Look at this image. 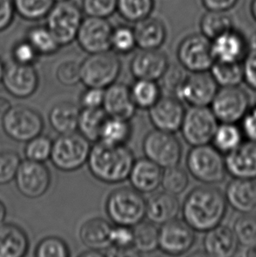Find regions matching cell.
Here are the masks:
<instances>
[{"instance_id":"obj_1","label":"cell","mask_w":256,"mask_h":257,"mask_svg":"<svg viewBox=\"0 0 256 257\" xmlns=\"http://www.w3.org/2000/svg\"><path fill=\"white\" fill-rule=\"evenodd\" d=\"M184 220L194 231L207 232L221 224L227 210L225 194L213 186L192 189L182 206Z\"/></svg>"},{"instance_id":"obj_2","label":"cell","mask_w":256,"mask_h":257,"mask_svg":"<svg viewBox=\"0 0 256 257\" xmlns=\"http://www.w3.org/2000/svg\"><path fill=\"white\" fill-rule=\"evenodd\" d=\"M135 162L133 151L125 145L113 146L98 141L91 147L87 164L98 180L118 184L128 179Z\"/></svg>"},{"instance_id":"obj_3","label":"cell","mask_w":256,"mask_h":257,"mask_svg":"<svg viewBox=\"0 0 256 257\" xmlns=\"http://www.w3.org/2000/svg\"><path fill=\"white\" fill-rule=\"evenodd\" d=\"M147 200L132 187L116 189L108 196L106 212L111 221L118 226H134L146 218Z\"/></svg>"},{"instance_id":"obj_4","label":"cell","mask_w":256,"mask_h":257,"mask_svg":"<svg viewBox=\"0 0 256 257\" xmlns=\"http://www.w3.org/2000/svg\"><path fill=\"white\" fill-rule=\"evenodd\" d=\"M186 165L191 176L205 184H219L227 173L221 152L209 144L192 147L187 155Z\"/></svg>"},{"instance_id":"obj_5","label":"cell","mask_w":256,"mask_h":257,"mask_svg":"<svg viewBox=\"0 0 256 257\" xmlns=\"http://www.w3.org/2000/svg\"><path fill=\"white\" fill-rule=\"evenodd\" d=\"M90 143L76 132L60 135L53 142L50 160L60 171H77L88 162L91 150Z\"/></svg>"},{"instance_id":"obj_6","label":"cell","mask_w":256,"mask_h":257,"mask_svg":"<svg viewBox=\"0 0 256 257\" xmlns=\"http://www.w3.org/2000/svg\"><path fill=\"white\" fill-rule=\"evenodd\" d=\"M81 82L86 87L106 89L114 84L121 71V62L115 53L89 55L80 64Z\"/></svg>"},{"instance_id":"obj_7","label":"cell","mask_w":256,"mask_h":257,"mask_svg":"<svg viewBox=\"0 0 256 257\" xmlns=\"http://www.w3.org/2000/svg\"><path fill=\"white\" fill-rule=\"evenodd\" d=\"M82 8L71 0L56 2L46 17V26L55 35L62 47L68 46L76 39L83 22Z\"/></svg>"},{"instance_id":"obj_8","label":"cell","mask_w":256,"mask_h":257,"mask_svg":"<svg viewBox=\"0 0 256 257\" xmlns=\"http://www.w3.org/2000/svg\"><path fill=\"white\" fill-rule=\"evenodd\" d=\"M4 132L18 143H27L42 135L44 121L37 111L25 105L12 106L1 119Z\"/></svg>"},{"instance_id":"obj_9","label":"cell","mask_w":256,"mask_h":257,"mask_svg":"<svg viewBox=\"0 0 256 257\" xmlns=\"http://www.w3.org/2000/svg\"><path fill=\"white\" fill-rule=\"evenodd\" d=\"M142 150L145 157L163 169L178 165L183 155L181 143L173 133L158 129H154L146 135Z\"/></svg>"},{"instance_id":"obj_10","label":"cell","mask_w":256,"mask_h":257,"mask_svg":"<svg viewBox=\"0 0 256 257\" xmlns=\"http://www.w3.org/2000/svg\"><path fill=\"white\" fill-rule=\"evenodd\" d=\"M218 120L211 108L191 106L185 111L180 131L191 147L210 144L218 128Z\"/></svg>"},{"instance_id":"obj_11","label":"cell","mask_w":256,"mask_h":257,"mask_svg":"<svg viewBox=\"0 0 256 257\" xmlns=\"http://www.w3.org/2000/svg\"><path fill=\"white\" fill-rule=\"evenodd\" d=\"M177 56L181 66L191 73L209 71L215 62L211 41L202 34L186 36L179 43Z\"/></svg>"},{"instance_id":"obj_12","label":"cell","mask_w":256,"mask_h":257,"mask_svg":"<svg viewBox=\"0 0 256 257\" xmlns=\"http://www.w3.org/2000/svg\"><path fill=\"white\" fill-rule=\"evenodd\" d=\"M210 105L218 122L237 124L250 108L249 95L239 86L221 87Z\"/></svg>"},{"instance_id":"obj_13","label":"cell","mask_w":256,"mask_h":257,"mask_svg":"<svg viewBox=\"0 0 256 257\" xmlns=\"http://www.w3.org/2000/svg\"><path fill=\"white\" fill-rule=\"evenodd\" d=\"M112 30L113 27L107 19L87 16L80 26L76 42L89 55L107 52L111 50Z\"/></svg>"},{"instance_id":"obj_14","label":"cell","mask_w":256,"mask_h":257,"mask_svg":"<svg viewBox=\"0 0 256 257\" xmlns=\"http://www.w3.org/2000/svg\"><path fill=\"white\" fill-rule=\"evenodd\" d=\"M15 183L18 191L28 198H39L45 194L51 184V175L43 163L28 160L21 162Z\"/></svg>"},{"instance_id":"obj_15","label":"cell","mask_w":256,"mask_h":257,"mask_svg":"<svg viewBox=\"0 0 256 257\" xmlns=\"http://www.w3.org/2000/svg\"><path fill=\"white\" fill-rule=\"evenodd\" d=\"M195 242V231L184 220L177 218L161 225L159 249L164 254L174 256L186 254Z\"/></svg>"},{"instance_id":"obj_16","label":"cell","mask_w":256,"mask_h":257,"mask_svg":"<svg viewBox=\"0 0 256 257\" xmlns=\"http://www.w3.org/2000/svg\"><path fill=\"white\" fill-rule=\"evenodd\" d=\"M218 85L211 73L195 72L186 77L176 97L191 106H208L211 104Z\"/></svg>"},{"instance_id":"obj_17","label":"cell","mask_w":256,"mask_h":257,"mask_svg":"<svg viewBox=\"0 0 256 257\" xmlns=\"http://www.w3.org/2000/svg\"><path fill=\"white\" fill-rule=\"evenodd\" d=\"M185 111L184 104L178 97L162 96L149 108V117L155 128L175 134L180 131Z\"/></svg>"},{"instance_id":"obj_18","label":"cell","mask_w":256,"mask_h":257,"mask_svg":"<svg viewBox=\"0 0 256 257\" xmlns=\"http://www.w3.org/2000/svg\"><path fill=\"white\" fill-rule=\"evenodd\" d=\"M2 83L6 90L12 96L27 98L37 90L40 79L34 65L14 63L7 67Z\"/></svg>"},{"instance_id":"obj_19","label":"cell","mask_w":256,"mask_h":257,"mask_svg":"<svg viewBox=\"0 0 256 257\" xmlns=\"http://www.w3.org/2000/svg\"><path fill=\"white\" fill-rule=\"evenodd\" d=\"M165 53L159 49H141L130 63V71L135 79L159 81L169 67Z\"/></svg>"},{"instance_id":"obj_20","label":"cell","mask_w":256,"mask_h":257,"mask_svg":"<svg viewBox=\"0 0 256 257\" xmlns=\"http://www.w3.org/2000/svg\"><path fill=\"white\" fill-rule=\"evenodd\" d=\"M102 107L108 117L129 121L135 117L138 108L132 97L130 87L116 82L104 89Z\"/></svg>"},{"instance_id":"obj_21","label":"cell","mask_w":256,"mask_h":257,"mask_svg":"<svg viewBox=\"0 0 256 257\" xmlns=\"http://www.w3.org/2000/svg\"><path fill=\"white\" fill-rule=\"evenodd\" d=\"M227 173L234 178L256 179V142L246 141L226 154Z\"/></svg>"},{"instance_id":"obj_22","label":"cell","mask_w":256,"mask_h":257,"mask_svg":"<svg viewBox=\"0 0 256 257\" xmlns=\"http://www.w3.org/2000/svg\"><path fill=\"white\" fill-rule=\"evenodd\" d=\"M211 51L215 61L241 63L249 52L245 36L235 28L211 41Z\"/></svg>"},{"instance_id":"obj_23","label":"cell","mask_w":256,"mask_h":257,"mask_svg":"<svg viewBox=\"0 0 256 257\" xmlns=\"http://www.w3.org/2000/svg\"><path fill=\"white\" fill-rule=\"evenodd\" d=\"M226 202L241 214H256V182L233 178L225 188Z\"/></svg>"},{"instance_id":"obj_24","label":"cell","mask_w":256,"mask_h":257,"mask_svg":"<svg viewBox=\"0 0 256 257\" xmlns=\"http://www.w3.org/2000/svg\"><path fill=\"white\" fill-rule=\"evenodd\" d=\"M204 252L212 257H232L238 254L239 241L232 228L219 224L206 232Z\"/></svg>"},{"instance_id":"obj_25","label":"cell","mask_w":256,"mask_h":257,"mask_svg":"<svg viewBox=\"0 0 256 257\" xmlns=\"http://www.w3.org/2000/svg\"><path fill=\"white\" fill-rule=\"evenodd\" d=\"M163 172V168L145 157L135 161L128 179L136 191L149 194L161 186Z\"/></svg>"},{"instance_id":"obj_26","label":"cell","mask_w":256,"mask_h":257,"mask_svg":"<svg viewBox=\"0 0 256 257\" xmlns=\"http://www.w3.org/2000/svg\"><path fill=\"white\" fill-rule=\"evenodd\" d=\"M180 210L177 196L163 191L151 195L147 199L146 217L156 225H163L177 219Z\"/></svg>"},{"instance_id":"obj_27","label":"cell","mask_w":256,"mask_h":257,"mask_svg":"<svg viewBox=\"0 0 256 257\" xmlns=\"http://www.w3.org/2000/svg\"><path fill=\"white\" fill-rule=\"evenodd\" d=\"M112 227L107 220L102 218L89 219L80 228V239L90 249L104 252L111 247Z\"/></svg>"},{"instance_id":"obj_28","label":"cell","mask_w":256,"mask_h":257,"mask_svg":"<svg viewBox=\"0 0 256 257\" xmlns=\"http://www.w3.org/2000/svg\"><path fill=\"white\" fill-rule=\"evenodd\" d=\"M28 248L29 240L24 230L15 224H0V257H23Z\"/></svg>"},{"instance_id":"obj_29","label":"cell","mask_w":256,"mask_h":257,"mask_svg":"<svg viewBox=\"0 0 256 257\" xmlns=\"http://www.w3.org/2000/svg\"><path fill=\"white\" fill-rule=\"evenodd\" d=\"M134 29L140 49H160L166 41L167 28L159 19L147 18L136 23Z\"/></svg>"},{"instance_id":"obj_30","label":"cell","mask_w":256,"mask_h":257,"mask_svg":"<svg viewBox=\"0 0 256 257\" xmlns=\"http://www.w3.org/2000/svg\"><path fill=\"white\" fill-rule=\"evenodd\" d=\"M80 111L78 106L70 102L58 103L49 111V124L60 135L75 133L78 129Z\"/></svg>"},{"instance_id":"obj_31","label":"cell","mask_w":256,"mask_h":257,"mask_svg":"<svg viewBox=\"0 0 256 257\" xmlns=\"http://www.w3.org/2000/svg\"><path fill=\"white\" fill-rule=\"evenodd\" d=\"M108 115L103 107L83 108L80 111L78 130L90 143L100 141L101 133Z\"/></svg>"},{"instance_id":"obj_32","label":"cell","mask_w":256,"mask_h":257,"mask_svg":"<svg viewBox=\"0 0 256 257\" xmlns=\"http://www.w3.org/2000/svg\"><path fill=\"white\" fill-rule=\"evenodd\" d=\"M133 230L134 248L137 253L150 254L159 248V228L156 224L142 220Z\"/></svg>"},{"instance_id":"obj_33","label":"cell","mask_w":256,"mask_h":257,"mask_svg":"<svg viewBox=\"0 0 256 257\" xmlns=\"http://www.w3.org/2000/svg\"><path fill=\"white\" fill-rule=\"evenodd\" d=\"M232 28L234 27L232 18L226 13L207 11L201 18V34L211 41Z\"/></svg>"},{"instance_id":"obj_34","label":"cell","mask_w":256,"mask_h":257,"mask_svg":"<svg viewBox=\"0 0 256 257\" xmlns=\"http://www.w3.org/2000/svg\"><path fill=\"white\" fill-rule=\"evenodd\" d=\"M26 39L36 49L40 56H51L58 52L62 48L47 26H35L29 28Z\"/></svg>"},{"instance_id":"obj_35","label":"cell","mask_w":256,"mask_h":257,"mask_svg":"<svg viewBox=\"0 0 256 257\" xmlns=\"http://www.w3.org/2000/svg\"><path fill=\"white\" fill-rule=\"evenodd\" d=\"M209 71L218 86H239L244 81L241 63L215 61Z\"/></svg>"},{"instance_id":"obj_36","label":"cell","mask_w":256,"mask_h":257,"mask_svg":"<svg viewBox=\"0 0 256 257\" xmlns=\"http://www.w3.org/2000/svg\"><path fill=\"white\" fill-rule=\"evenodd\" d=\"M132 136V126L129 120L108 117L104 123L100 141L103 143L119 146L125 145Z\"/></svg>"},{"instance_id":"obj_37","label":"cell","mask_w":256,"mask_h":257,"mask_svg":"<svg viewBox=\"0 0 256 257\" xmlns=\"http://www.w3.org/2000/svg\"><path fill=\"white\" fill-rule=\"evenodd\" d=\"M130 90L135 104L141 109L149 110L162 97V89L156 81L136 79Z\"/></svg>"},{"instance_id":"obj_38","label":"cell","mask_w":256,"mask_h":257,"mask_svg":"<svg viewBox=\"0 0 256 257\" xmlns=\"http://www.w3.org/2000/svg\"><path fill=\"white\" fill-rule=\"evenodd\" d=\"M243 133L236 124L221 123L218 125L211 143L217 150L227 154L242 143Z\"/></svg>"},{"instance_id":"obj_39","label":"cell","mask_w":256,"mask_h":257,"mask_svg":"<svg viewBox=\"0 0 256 257\" xmlns=\"http://www.w3.org/2000/svg\"><path fill=\"white\" fill-rule=\"evenodd\" d=\"M155 8V0H118L117 12L125 21L138 23L150 17Z\"/></svg>"},{"instance_id":"obj_40","label":"cell","mask_w":256,"mask_h":257,"mask_svg":"<svg viewBox=\"0 0 256 257\" xmlns=\"http://www.w3.org/2000/svg\"><path fill=\"white\" fill-rule=\"evenodd\" d=\"M56 0H14V8L26 21H37L47 17Z\"/></svg>"},{"instance_id":"obj_41","label":"cell","mask_w":256,"mask_h":257,"mask_svg":"<svg viewBox=\"0 0 256 257\" xmlns=\"http://www.w3.org/2000/svg\"><path fill=\"white\" fill-rule=\"evenodd\" d=\"M189 183V175L183 168L177 165L164 169L161 184L163 191L177 196L187 189Z\"/></svg>"},{"instance_id":"obj_42","label":"cell","mask_w":256,"mask_h":257,"mask_svg":"<svg viewBox=\"0 0 256 257\" xmlns=\"http://www.w3.org/2000/svg\"><path fill=\"white\" fill-rule=\"evenodd\" d=\"M137 47L135 29L128 26H118L113 28L111 38V50L117 54L127 55Z\"/></svg>"},{"instance_id":"obj_43","label":"cell","mask_w":256,"mask_h":257,"mask_svg":"<svg viewBox=\"0 0 256 257\" xmlns=\"http://www.w3.org/2000/svg\"><path fill=\"white\" fill-rule=\"evenodd\" d=\"M239 243L245 247L256 243V214H241L232 227Z\"/></svg>"},{"instance_id":"obj_44","label":"cell","mask_w":256,"mask_h":257,"mask_svg":"<svg viewBox=\"0 0 256 257\" xmlns=\"http://www.w3.org/2000/svg\"><path fill=\"white\" fill-rule=\"evenodd\" d=\"M53 142L47 136H36L27 143L25 147V156L28 160L44 163L50 159Z\"/></svg>"},{"instance_id":"obj_45","label":"cell","mask_w":256,"mask_h":257,"mask_svg":"<svg viewBox=\"0 0 256 257\" xmlns=\"http://www.w3.org/2000/svg\"><path fill=\"white\" fill-rule=\"evenodd\" d=\"M35 256L67 257L69 255V247L58 237H46L39 242L35 248Z\"/></svg>"},{"instance_id":"obj_46","label":"cell","mask_w":256,"mask_h":257,"mask_svg":"<svg viewBox=\"0 0 256 257\" xmlns=\"http://www.w3.org/2000/svg\"><path fill=\"white\" fill-rule=\"evenodd\" d=\"M118 0H82L83 14L90 17L108 19L117 12Z\"/></svg>"},{"instance_id":"obj_47","label":"cell","mask_w":256,"mask_h":257,"mask_svg":"<svg viewBox=\"0 0 256 257\" xmlns=\"http://www.w3.org/2000/svg\"><path fill=\"white\" fill-rule=\"evenodd\" d=\"M21 162V157L14 151L0 153V185L8 184L15 179Z\"/></svg>"},{"instance_id":"obj_48","label":"cell","mask_w":256,"mask_h":257,"mask_svg":"<svg viewBox=\"0 0 256 257\" xmlns=\"http://www.w3.org/2000/svg\"><path fill=\"white\" fill-rule=\"evenodd\" d=\"M186 77L187 75L184 73L183 67L170 63L159 81H161V86L163 90L168 91L170 95L176 97L177 91L180 90Z\"/></svg>"},{"instance_id":"obj_49","label":"cell","mask_w":256,"mask_h":257,"mask_svg":"<svg viewBox=\"0 0 256 257\" xmlns=\"http://www.w3.org/2000/svg\"><path fill=\"white\" fill-rule=\"evenodd\" d=\"M80 64L74 60L60 63L56 71V79L60 84L65 86H74L81 82Z\"/></svg>"},{"instance_id":"obj_50","label":"cell","mask_w":256,"mask_h":257,"mask_svg":"<svg viewBox=\"0 0 256 257\" xmlns=\"http://www.w3.org/2000/svg\"><path fill=\"white\" fill-rule=\"evenodd\" d=\"M12 56L14 63L34 65L38 61L39 53L27 39L18 42L13 48Z\"/></svg>"},{"instance_id":"obj_51","label":"cell","mask_w":256,"mask_h":257,"mask_svg":"<svg viewBox=\"0 0 256 257\" xmlns=\"http://www.w3.org/2000/svg\"><path fill=\"white\" fill-rule=\"evenodd\" d=\"M104 89L87 87L80 97L83 108L102 107L104 102Z\"/></svg>"},{"instance_id":"obj_52","label":"cell","mask_w":256,"mask_h":257,"mask_svg":"<svg viewBox=\"0 0 256 257\" xmlns=\"http://www.w3.org/2000/svg\"><path fill=\"white\" fill-rule=\"evenodd\" d=\"M244 82L256 90V52H248L242 61Z\"/></svg>"},{"instance_id":"obj_53","label":"cell","mask_w":256,"mask_h":257,"mask_svg":"<svg viewBox=\"0 0 256 257\" xmlns=\"http://www.w3.org/2000/svg\"><path fill=\"white\" fill-rule=\"evenodd\" d=\"M240 122L243 136L249 141L256 142V105L250 106Z\"/></svg>"},{"instance_id":"obj_54","label":"cell","mask_w":256,"mask_h":257,"mask_svg":"<svg viewBox=\"0 0 256 257\" xmlns=\"http://www.w3.org/2000/svg\"><path fill=\"white\" fill-rule=\"evenodd\" d=\"M15 14L14 0H0V32L5 31L10 27Z\"/></svg>"},{"instance_id":"obj_55","label":"cell","mask_w":256,"mask_h":257,"mask_svg":"<svg viewBox=\"0 0 256 257\" xmlns=\"http://www.w3.org/2000/svg\"><path fill=\"white\" fill-rule=\"evenodd\" d=\"M239 0H202V4L207 11L227 13L237 6Z\"/></svg>"},{"instance_id":"obj_56","label":"cell","mask_w":256,"mask_h":257,"mask_svg":"<svg viewBox=\"0 0 256 257\" xmlns=\"http://www.w3.org/2000/svg\"><path fill=\"white\" fill-rule=\"evenodd\" d=\"M12 106V103L7 97L0 95V120L7 114V111L10 110Z\"/></svg>"},{"instance_id":"obj_57","label":"cell","mask_w":256,"mask_h":257,"mask_svg":"<svg viewBox=\"0 0 256 257\" xmlns=\"http://www.w3.org/2000/svg\"><path fill=\"white\" fill-rule=\"evenodd\" d=\"M247 42V47L249 52H256V31L253 32L252 35H250Z\"/></svg>"},{"instance_id":"obj_58","label":"cell","mask_w":256,"mask_h":257,"mask_svg":"<svg viewBox=\"0 0 256 257\" xmlns=\"http://www.w3.org/2000/svg\"><path fill=\"white\" fill-rule=\"evenodd\" d=\"M239 254L243 255V256H256V243L247 246L245 248V250L243 251L242 253Z\"/></svg>"},{"instance_id":"obj_59","label":"cell","mask_w":256,"mask_h":257,"mask_svg":"<svg viewBox=\"0 0 256 257\" xmlns=\"http://www.w3.org/2000/svg\"><path fill=\"white\" fill-rule=\"evenodd\" d=\"M6 216H7V207L3 202L0 200V224L4 222Z\"/></svg>"},{"instance_id":"obj_60","label":"cell","mask_w":256,"mask_h":257,"mask_svg":"<svg viewBox=\"0 0 256 257\" xmlns=\"http://www.w3.org/2000/svg\"><path fill=\"white\" fill-rule=\"evenodd\" d=\"M250 13L253 20L256 21V0H252L250 4Z\"/></svg>"},{"instance_id":"obj_61","label":"cell","mask_w":256,"mask_h":257,"mask_svg":"<svg viewBox=\"0 0 256 257\" xmlns=\"http://www.w3.org/2000/svg\"><path fill=\"white\" fill-rule=\"evenodd\" d=\"M6 70H7V67L5 65V63L0 60V82H2V80H3Z\"/></svg>"},{"instance_id":"obj_62","label":"cell","mask_w":256,"mask_h":257,"mask_svg":"<svg viewBox=\"0 0 256 257\" xmlns=\"http://www.w3.org/2000/svg\"><path fill=\"white\" fill-rule=\"evenodd\" d=\"M60 1H67V0H56V2H60Z\"/></svg>"}]
</instances>
